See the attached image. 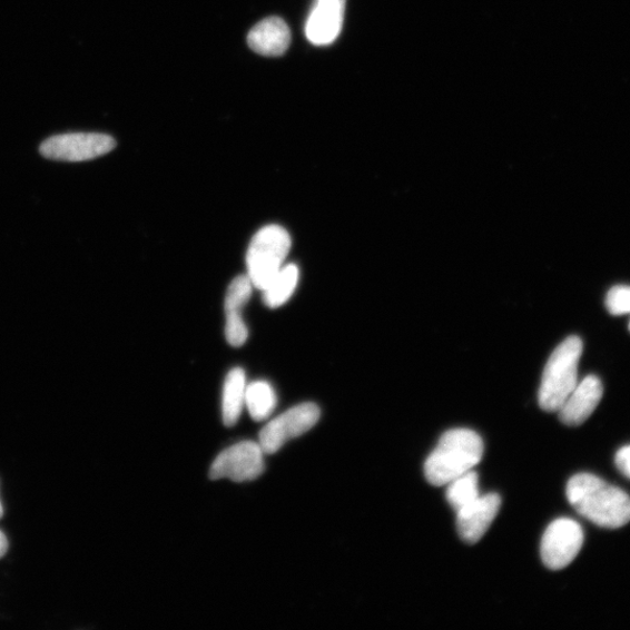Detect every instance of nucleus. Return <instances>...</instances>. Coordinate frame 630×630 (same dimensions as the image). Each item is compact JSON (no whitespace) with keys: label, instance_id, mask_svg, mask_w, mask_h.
Segmentation results:
<instances>
[{"label":"nucleus","instance_id":"f257e3e1","mask_svg":"<svg viewBox=\"0 0 630 630\" xmlns=\"http://www.w3.org/2000/svg\"><path fill=\"white\" fill-rule=\"evenodd\" d=\"M567 496L578 514L601 528L618 529L630 522L629 495L595 475L571 478Z\"/></svg>","mask_w":630,"mask_h":630},{"label":"nucleus","instance_id":"f03ea898","mask_svg":"<svg viewBox=\"0 0 630 630\" xmlns=\"http://www.w3.org/2000/svg\"><path fill=\"white\" fill-rule=\"evenodd\" d=\"M483 442L480 435L467 429H455L444 433L437 447L426 459L425 478L433 486H445L481 462Z\"/></svg>","mask_w":630,"mask_h":630},{"label":"nucleus","instance_id":"7ed1b4c3","mask_svg":"<svg viewBox=\"0 0 630 630\" xmlns=\"http://www.w3.org/2000/svg\"><path fill=\"white\" fill-rule=\"evenodd\" d=\"M583 348L581 338L571 335L549 357L539 392V403L544 411H559L574 391Z\"/></svg>","mask_w":630,"mask_h":630},{"label":"nucleus","instance_id":"20e7f679","mask_svg":"<svg viewBox=\"0 0 630 630\" xmlns=\"http://www.w3.org/2000/svg\"><path fill=\"white\" fill-rule=\"evenodd\" d=\"M291 250L289 234L280 226L262 228L252 239L247 253L248 276L263 291L282 270Z\"/></svg>","mask_w":630,"mask_h":630},{"label":"nucleus","instance_id":"39448f33","mask_svg":"<svg viewBox=\"0 0 630 630\" xmlns=\"http://www.w3.org/2000/svg\"><path fill=\"white\" fill-rule=\"evenodd\" d=\"M116 148V140L104 134H65L46 139L40 154L51 160L79 163L102 157Z\"/></svg>","mask_w":630,"mask_h":630},{"label":"nucleus","instance_id":"423d86ee","mask_svg":"<svg viewBox=\"0 0 630 630\" xmlns=\"http://www.w3.org/2000/svg\"><path fill=\"white\" fill-rule=\"evenodd\" d=\"M321 408L314 403H304L287 410L265 425L259 433V445L265 454H274L286 442L301 437L321 420Z\"/></svg>","mask_w":630,"mask_h":630},{"label":"nucleus","instance_id":"0eeeda50","mask_svg":"<svg viewBox=\"0 0 630 630\" xmlns=\"http://www.w3.org/2000/svg\"><path fill=\"white\" fill-rule=\"evenodd\" d=\"M584 544V531L570 519L553 521L544 532L541 545L542 560L553 571L569 567Z\"/></svg>","mask_w":630,"mask_h":630},{"label":"nucleus","instance_id":"6e6552de","mask_svg":"<svg viewBox=\"0 0 630 630\" xmlns=\"http://www.w3.org/2000/svg\"><path fill=\"white\" fill-rule=\"evenodd\" d=\"M264 454L258 443L236 444L214 460L209 478L211 480L230 479L235 482L253 481L264 472Z\"/></svg>","mask_w":630,"mask_h":630},{"label":"nucleus","instance_id":"1a4fd4ad","mask_svg":"<svg viewBox=\"0 0 630 630\" xmlns=\"http://www.w3.org/2000/svg\"><path fill=\"white\" fill-rule=\"evenodd\" d=\"M346 0H315L306 22V37L315 46H327L341 36Z\"/></svg>","mask_w":630,"mask_h":630},{"label":"nucleus","instance_id":"9d476101","mask_svg":"<svg viewBox=\"0 0 630 630\" xmlns=\"http://www.w3.org/2000/svg\"><path fill=\"white\" fill-rule=\"evenodd\" d=\"M501 508V498L491 493L479 496L456 513L460 538L467 544L478 543L489 531Z\"/></svg>","mask_w":630,"mask_h":630},{"label":"nucleus","instance_id":"9b49d317","mask_svg":"<svg viewBox=\"0 0 630 630\" xmlns=\"http://www.w3.org/2000/svg\"><path fill=\"white\" fill-rule=\"evenodd\" d=\"M603 395V385L598 376L590 375L577 384L563 403L560 420L568 426L585 423L598 407Z\"/></svg>","mask_w":630,"mask_h":630},{"label":"nucleus","instance_id":"f8f14e48","mask_svg":"<svg viewBox=\"0 0 630 630\" xmlns=\"http://www.w3.org/2000/svg\"><path fill=\"white\" fill-rule=\"evenodd\" d=\"M248 45L254 52L264 57H280L288 50L291 31L278 17L262 20L248 35Z\"/></svg>","mask_w":630,"mask_h":630},{"label":"nucleus","instance_id":"ddd939ff","mask_svg":"<svg viewBox=\"0 0 630 630\" xmlns=\"http://www.w3.org/2000/svg\"><path fill=\"white\" fill-rule=\"evenodd\" d=\"M247 381L244 370L235 368L226 377L223 397V417L227 426L238 422L246 406Z\"/></svg>","mask_w":630,"mask_h":630},{"label":"nucleus","instance_id":"4468645a","mask_svg":"<svg viewBox=\"0 0 630 630\" xmlns=\"http://www.w3.org/2000/svg\"><path fill=\"white\" fill-rule=\"evenodd\" d=\"M298 280L299 270L297 265L289 264L283 266L270 284L263 289L265 305L270 308L283 306L295 294Z\"/></svg>","mask_w":630,"mask_h":630},{"label":"nucleus","instance_id":"2eb2a0df","mask_svg":"<svg viewBox=\"0 0 630 630\" xmlns=\"http://www.w3.org/2000/svg\"><path fill=\"white\" fill-rule=\"evenodd\" d=\"M277 405L274 387L265 381L247 385L246 406L253 420L262 422L268 419Z\"/></svg>","mask_w":630,"mask_h":630},{"label":"nucleus","instance_id":"dca6fc26","mask_svg":"<svg viewBox=\"0 0 630 630\" xmlns=\"http://www.w3.org/2000/svg\"><path fill=\"white\" fill-rule=\"evenodd\" d=\"M479 494L478 473L470 471L449 483L446 498L455 513L474 502Z\"/></svg>","mask_w":630,"mask_h":630},{"label":"nucleus","instance_id":"f3484780","mask_svg":"<svg viewBox=\"0 0 630 630\" xmlns=\"http://www.w3.org/2000/svg\"><path fill=\"white\" fill-rule=\"evenodd\" d=\"M254 284L249 276L240 275L236 277L227 289L225 308L226 313L237 312L247 305L253 295Z\"/></svg>","mask_w":630,"mask_h":630},{"label":"nucleus","instance_id":"a211bd4d","mask_svg":"<svg viewBox=\"0 0 630 630\" xmlns=\"http://www.w3.org/2000/svg\"><path fill=\"white\" fill-rule=\"evenodd\" d=\"M249 331L242 318V314L237 312L226 313V337L233 347H240L248 341Z\"/></svg>","mask_w":630,"mask_h":630},{"label":"nucleus","instance_id":"6ab92c4d","mask_svg":"<svg viewBox=\"0 0 630 630\" xmlns=\"http://www.w3.org/2000/svg\"><path fill=\"white\" fill-rule=\"evenodd\" d=\"M606 307L612 315L630 314V286L612 287L606 297Z\"/></svg>","mask_w":630,"mask_h":630},{"label":"nucleus","instance_id":"aec40b11","mask_svg":"<svg viewBox=\"0 0 630 630\" xmlns=\"http://www.w3.org/2000/svg\"><path fill=\"white\" fill-rule=\"evenodd\" d=\"M616 464L619 471L630 479V446H624L617 453Z\"/></svg>","mask_w":630,"mask_h":630},{"label":"nucleus","instance_id":"412c9836","mask_svg":"<svg viewBox=\"0 0 630 630\" xmlns=\"http://www.w3.org/2000/svg\"><path fill=\"white\" fill-rule=\"evenodd\" d=\"M9 549V542L3 531H0V559L6 555Z\"/></svg>","mask_w":630,"mask_h":630},{"label":"nucleus","instance_id":"4be33fe9","mask_svg":"<svg viewBox=\"0 0 630 630\" xmlns=\"http://www.w3.org/2000/svg\"><path fill=\"white\" fill-rule=\"evenodd\" d=\"M3 515H4V509H3L2 502H0V519H2Z\"/></svg>","mask_w":630,"mask_h":630},{"label":"nucleus","instance_id":"5701e85b","mask_svg":"<svg viewBox=\"0 0 630 630\" xmlns=\"http://www.w3.org/2000/svg\"><path fill=\"white\" fill-rule=\"evenodd\" d=\"M628 328H629V331H630V323H629V327H628Z\"/></svg>","mask_w":630,"mask_h":630}]
</instances>
